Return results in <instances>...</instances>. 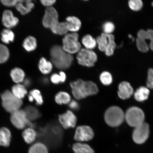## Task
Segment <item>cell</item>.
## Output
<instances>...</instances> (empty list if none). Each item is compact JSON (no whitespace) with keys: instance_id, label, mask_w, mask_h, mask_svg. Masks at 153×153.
<instances>
[{"instance_id":"cell-21","label":"cell","mask_w":153,"mask_h":153,"mask_svg":"<svg viewBox=\"0 0 153 153\" xmlns=\"http://www.w3.org/2000/svg\"><path fill=\"white\" fill-rule=\"evenodd\" d=\"M10 74L13 81L17 84L23 82L25 76L24 71L18 68H15L11 70Z\"/></svg>"},{"instance_id":"cell-7","label":"cell","mask_w":153,"mask_h":153,"mask_svg":"<svg viewBox=\"0 0 153 153\" xmlns=\"http://www.w3.org/2000/svg\"><path fill=\"white\" fill-rule=\"evenodd\" d=\"M78 39L79 35L76 32L67 33L62 39V48L71 54L77 53L81 49Z\"/></svg>"},{"instance_id":"cell-25","label":"cell","mask_w":153,"mask_h":153,"mask_svg":"<svg viewBox=\"0 0 153 153\" xmlns=\"http://www.w3.org/2000/svg\"><path fill=\"white\" fill-rule=\"evenodd\" d=\"M23 47L28 52L34 51L37 47V41L35 37L29 36L25 39Z\"/></svg>"},{"instance_id":"cell-34","label":"cell","mask_w":153,"mask_h":153,"mask_svg":"<svg viewBox=\"0 0 153 153\" xmlns=\"http://www.w3.org/2000/svg\"><path fill=\"white\" fill-rule=\"evenodd\" d=\"M100 81L103 85H108L112 82V77L111 74L108 71L103 72L100 76Z\"/></svg>"},{"instance_id":"cell-5","label":"cell","mask_w":153,"mask_h":153,"mask_svg":"<svg viewBox=\"0 0 153 153\" xmlns=\"http://www.w3.org/2000/svg\"><path fill=\"white\" fill-rule=\"evenodd\" d=\"M96 40L99 50L105 53L107 56L113 55L116 47L113 34L102 33Z\"/></svg>"},{"instance_id":"cell-39","label":"cell","mask_w":153,"mask_h":153,"mask_svg":"<svg viewBox=\"0 0 153 153\" xmlns=\"http://www.w3.org/2000/svg\"><path fill=\"white\" fill-rule=\"evenodd\" d=\"M51 80L53 83L55 85L61 83L60 76L59 74H53L51 76Z\"/></svg>"},{"instance_id":"cell-4","label":"cell","mask_w":153,"mask_h":153,"mask_svg":"<svg viewBox=\"0 0 153 153\" xmlns=\"http://www.w3.org/2000/svg\"><path fill=\"white\" fill-rule=\"evenodd\" d=\"M136 45L139 51L143 53L148 52L149 49H153V30L152 29L146 30L141 29L137 34Z\"/></svg>"},{"instance_id":"cell-33","label":"cell","mask_w":153,"mask_h":153,"mask_svg":"<svg viewBox=\"0 0 153 153\" xmlns=\"http://www.w3.org/2000/svg\"><path fill=\"white\" fill-rule=\"evenodd\" d=\"M128 5L131 10L134 11H138L142 9L143 3L141 0H130Z\"/></svg>"},{"instance_id":"cell-35","label":"cell","mask_w":153,"mask_h":153,"mask_svg":"<svg viewBox=\"0 0 153 153\" xmlns=\"http://www.w3.org/2000/svg\"><path fill=\"white\" fill-rule=\"evenodd\" d=\"M30 95L33 97V100L35 101L37 105H41L43 104V97L39 90L37 89H33L30 91Z\"/></svg>"},{"instance_id":"cell-20","label":"cell","mask_w":153,"mask_h":153,"mask_svg":"<svg viewBox=\"0 0 153 153\" xmlns=\"http://www.w3.org/2000/svg\"><path fill=\"white\" fill-rule=\"evenodd\" d=\"M52 63L48 61L45 57H42L38 64V68L40 71L43 74H48L52 71L53 69Z\"/></svg>"},{"instance_id":"cell-32","label":"cell","mask_w":153,"mask_h":153,"mask_svg":"<svg viewBox=\"0 0 153 153\" xmlns=\"http://www.w3.org/2000/svg\"><path fill=\"white\" fill-rule=\"evenodd\" d=\"M9 51L6 46L0 44V64H2L8 60L9 57Z\"/></svg>"},{"instance_id":"cell-28","label":"cell","mask_w":153,"mask_h":153,"mask_svg":"<svg viewBox=\"0 0 153 153\" xmlns=\"http://www.w3.org/2000/svg\"><path fill=\"white\" fill-rule=\"evenodd\" d=\"M55 101L59 105L68 104L70 102V96L66 92H59L55 96Z\"/></svg>"},{"instance_id":"cell-38","label":"cell","mask_w":153,"mask_h":153,"mask_svg":"<svg viewBox=\"0 0 153 153\" xmlns=\"http://www.w3.org/2000/svg\"><path fill=\"white\" fill-rule=\"evenodd\" d=\"M19 1L17 0H2L1 1V3L4 5L6 7H12L16 6L17 3Z\"/></svg>"},{"instance_id":"cell-40","label":"cell","mask_w":153,"mask_h":153,"mask_svg":"<svg viewBox=\"0 0 153 153\" xmlns=\"http://www.w3.org/2000/svg\"><path fill=\"white\" fill-rule=\"evenodd\" d=\"M56 1L55 0H42L41 1V3L44 6L47 7H52V6L54 4Z\"/></svg>"},{"instance_id":"cell-12","label":"cell","mask_w":153,"mask_h":153,"mask_svg":"<svg viewBox=\"0 0 153 153\" xmlns=\"http://www.w3.org/2000/svg\"><path fill=\"white\" fill-rule=\"evenodd\" d=\"M150 129L148 123L143 122L135 127L133 134V139L137 144H142L148 139Z\"/></svg>"},{"instance_id":"cell-23","label":"cell","mask_w":153,"mask_h":153,"mask_svg":"<svg viewBox=\"0 0 153 153\" xmlns=\"http://www.w3.org/2000/svg\"><path fill=\"white\" fill-rule=\"evenodd\" d=\"M150 91L148 88L141 87L139 88L134 93L136 100L142 102L148 99Z\"/></svg>"},{"instance_id":"cell-18","label":"cell","mask_w":153,"mask_h":153,"mask_svg":"<svg viewBox=\"0 0 153 153\" xmlns=\"http://www.w3.org/2000/svg\"><path fill=\"white\" fill-rule=\"evenodd\" d=\"M34 4L32 1H19L15 7L20 14L25 15L28 14L31 11L34 7Z\"/></svg>"},{"instance_id":"cell-31","label":"cell","mask_w":153,"mask_h":153,"mask_svg":"<svg viewBox=\"0 0 153 153\" xmlns=\"http://www.w3.org/2000/svg\"><path fill=\"white\" fill-rule=\"evenodd\" d=\"M28 153H48V152L45 144L41 143H37L30 147Z\"/></svg>"},{"instance_id":"cell-30","label":"cell","mask_w":153,"mask_h":153,"mask_svg":"<svg viewBox=\"0 0 153 153\" xmlns=\"http://www.w3.org/2000/svg\"><path fill=\"white\" fill-rule=\"evenodd\" d=\"M28 119L31 121L37 120L40 117V113L37 108L34 107L29 106L24 110Z\"/></svg>"},{"instance_id":"cell-3","label":"cell","mask_w":153,"mask_h":153,"mask_svg":"<svg viewBox=\"0 0 153 153\" xmlns=\"http://www.w3.org/2000/svg\"><path fill=\"white\" fill-rule=\"evenodd\" d=\"M70 86L73 95L77 100L96 94L99 91L98 87L94 82L82 79L71 82Z\"/></svg>"},{"instance_id":"cell-13","label":"cell","mask_w":153,"mask_h":153,"mask_svg":"<svg viewBox=\"0 0 153 153\" xmlns=\"http://www.w3.org/2000/svg\"><path fill=\"white\" fill-rule=\"evenodd\" d=\"M94 136V133L91 127L88 126H82L76 128L74 139L76 141L83 142L91 140Z\"/></svg>"},{"instance_id":"cell-9","label":"cell","mask_w":153,"mask_h":153,"mask_svg":"<svg viewBox=\"0 0 153 153\" xmlns=\"http://www.w3.org/2000/svg\"><path fill=\"white\" fill-rule=\"evenodd\" d=\"M124 118L129 125L135 128L144 122L145 115L141 108L133 107L128 110Z\"/></svg>"},{"instance_id":"cell-44","label":"cell","mask_w":153,"mask_h":153,"mask_svg":"<svg viewBox=\"0 0 153 153\" xmlns=\"http://www.w3.org/2000/svg\"><path fill=\"white\" fill-rule=\"evenodd\" d=\"M28 100H29V101L31 102H33L34 101L33 97H32L30 95V94L29 95H28Z\"/></svg>"},{"instance_id":"cell-42","label":"cell","mask_w":153,"mask_h":153,"mask_svg":"<svg viewBox=\"0 0 153 153\" xmlns=\"http://www.w3.org/2000/svg\"><path fill=\"white\" fill-rule=\"evenodd\" d=\"M59 75L60 76L61 83H64L66 80V74L63 71H60L59 72Z\"/></svg>"},{"instance_id":"cell-17","label":"cell","mask_w":153,"mask_h":153,"mask_svg":"<svg viewBox=\"0 0 153 153\" xmlns=\"http://www.w3.org/2000/svg\"><path fill=\"white\" fill-rule=\"evenodd\" d=\"M67 28L68 31L76 32L79 31L82 26L80 19L74 16H70L66 18Z\"/></svg>"},{"instance_id":"cell-29","label":"cell","mask_w":153,"mask_h":153,"mask_svg":"<svg viewBox=\"0 0 153 153\" xmlns=\"http://www.w3.org/2000/svg\"><path fill=\"white\" fill-rule=\"evenodd\" d=\"M14 34L12 30L9 29H5L3 30L1 34V41L5 44H8L14 41Z\"/></svg>"},{"instance_id":"cell-10","label":"cell","mask_w":153,"mask_h":153,"mask_svg":"<svg viewBox=\"0 0 153 153\" xmlns=\"http://www.w3.org/2000/svg\"><path fill=\"white\" fill-rule=\"evenodd\" d=\"M76 59L79 65L91 68L94 66L97 60V53L92 50L81 48L77 53Z\"/></svg>"},{"instance_id":"cell-8","label":"cell","mask_w":153,"mask_h":153,"mask_svg":"<svg viewBox=\"0 0 153 153\" xmlns=\"http://www.w3.org/2000/svg\"><path fill=\"white\" fill-rule=\"evenodd\" d=\"M124 115L123 111L119 107L116 106L111 107L105 112V122L111 127H117L123 122Z\"/></svg>"},{"instance_id":"cell-41","label":"cell","mask_w":153,"mask_h":153,"mask_svg":"<svg viewBox=\"0 0 153 153\" xmlns=\"http://www.w3.org/2000/svg\"><path fill=\"white\" fill-rule=\"evenodd\" d=\"M69 106L72 110H76L79 108V105L76 101L72 100L69 102Z\"/></svg>"},{"instance_id":"cell-14","label":"cell","mask_w":153,"mask_h":153,"mask_svg":"<svg viewBox=\"0 0 153 153\" xmlns=\"http://www.w3.org/2000/svg\"><path fill=\"white\" fill-rule=\"evenodd\" d=\"M59 120L61 125L65 129L75 127L77 121L75 115L70 110L60 114L59 116Z\"/></svg>"},{"instance_id":"cell-24","label":"cell","mask_w":153,"mask_h":153,"mask_svg":"<svg viewBox=\"0 0 153 153\" xmlns=\"http://www.w3.org/2000/svg\"><path fill=\"white\" fill-rule=\"evenodd\" d=\"M73 150L74 153H94V151L88 145L78 143L73 145Z\"/></svg>"},{"instance_id":"cell-11","label":"cell","mask_w":153,"mask_h":153,"mask_svg":"<svg viewBox=\"0 0 153 153\" xmlns=\"http://www.w3.org/2000/svg\"><path fill=\"white\" fill-rule=\"evenodd\" d=\"M10 120L13 125L19 129H24L26 126L31 128L34 127L33 123L28 119L24 110L19 109L11 113Z\"/></svg>"},{"instance_id":"cell-26","label":"cell","mask_w":153,"mask_h":153,"mask_svg":"<svg viewBox=\"0 0 153 153\" xmlns=\"http://www.w3.org/2000/svg\"><path fill=\"white\" fill-rule=\"evenodd\" d=\"M11 90L13 94L17 98L20 99L24 98L27 93L26 87L20 84H17L13 86Z\"/></svg>"},{"instance_id":"cell-27","label":"cell","mask_w":153,"mask_h":153,"mask_svg":"<svg viewBox=\"0 0 153 153\" xmlns=\"http://www.w3.org/2000/svg\"><path fill=\"white\" fill-rule=\"evenodd\" d=\"M22 135L25 142L29 144L33 143L37 137L36 131L33 128H28L25 130L23 132Z\"/></svg>"},{"instance_id":"cell-19","label":"cell","mask_w":153,"mask_h":153,"mask_svg":"<svg viewBox=\"0 0 153 153\" xmlns=\"http://www.w3.org/2000/svg\"><path fill=\"white\" fill-rule=\"evenodd\" d=\"M11 133L6 127L0 129V145L4 147L9 146L11 141Z\"/></svg>"},{"instance_id":"cell-43","label":"cell","mask_w":153,"mask_h":153,"mask_svg":"<svg viewBox=\"0 0 153 153\" xmlns=\"http://www.w3.org/2000/svg\"><path fill=\"white\" fill-rule=\"evenodd\" d=\"M24 85L25 87H30L31 85V81L29 79H26L24 81Z\"/></svg>"},{"instance_id":"cell-2","label":"cell","mask_w":153,"mask_h":153,"mask_svg":"<svg viewBox=\"0 0 153 153\" xmlns=\"http://www.w3.org/2000/svg\"><path fill=\"white\" fill-rule=\"evenodd\" d=\"M51 63L59 70L68 69L72 65L74 60L72 55L65 51L62 47L54 45L50 51Z\"/></svg>"},{"instance_id":"cell-16","label":"cell","mask_w":153,"mask_h":153,"mask_svg":"<svg viewBox=\"0 0 153 153\" xmlns=\"http://www.w3.org/2000/svg\"><path fill=\"white\" fill-rule=\"evenodd\" d=\"M133 93V88L128 82L123 81L120 84L118 94L120 99L123 100L129 99Z\"/></svg>"},{"instance_id":"cell-1","label":"cell","mask_w":153,"mask_h":153,"mask_svg":"<svg viewBox=\"0 0 153 153\" xmlns=\"http://www.w3.org/2000/svg\"><path fill=\"white\" fill-rule=\"evenodd\" d=\"M42 24L45 27L49 28L54 34L65 35L68 33L66 22H59L58 13L53 7H47L45 10Z\"/></svg>"},{"instance_id":"cell-22","label":"cell","mask_w":153,"mask_h":153,"mask_svg":"<svg viewBox=\"0 0 153 153\" xmlns=\"http://www.w3.org/2000/svg\"><path fill=\"white\" fill-rule=\"evenodd\" d=\"M82 43L85 49L90 50H92L97 46L96 40L89 34L83 36L82 38Z\"/></svg>"},{"instance_id":"cell-15","label":"cell","mask_w":153,"mask_h":153,"mask_svg":"<svg viewBox=\"0 0 153 153\" xmlns=\"http://www.w3.org/2000/svg\"><path fill=\"white\" fill-rule=\"evenodd\" d=\"M2 21L3 25L9 29L16 26L18 24L19 20L14 16L12 11L6 10L3 12Z\"/></svg>"},{"instance_id":"cell-6","label":"cell","mask_w":153,"mask_h":153,"mask_svg":"<svg viewBox=\"0 0 153 153\" xmlns=\"http://www.w3.org/2000/svg\"><path fill=\"white\" fill-rule=\"evenodd\" d=\"M2 104L7 112H14L20 109L23 104L22 99L15 96L9 91H6L1 95Z\"/></svg>"},{"instance_id":"cell-36","label":"cell","mask_w":153,"mask_h":153,"mask_svg":"<svg viewBox=\"0 0 153 153\" xmlns=\"http://www.w3.org/2000/svg\"><path fill=\"white\" fill-rule=\"evenodd\" d=\"M115 28V27L113 23L110 22H105L102 26L103 33L106 34H112Z\"/></svg>"},{"instance_id":"cell-37","label":"cell","mask_w":153,"mask_h":153,"mask_svg":"<svg viewBox=\"0 0 153 153\" xmlns=\"http://www.w3.org/2000/svg\"><path fill=\"white\" fill-rule=\"evenodd\" d=\"M147 88L152 89L153 85V70L152 68L149 69L148 70V79L146 82Z\"/></svg>"}]
</instances>
